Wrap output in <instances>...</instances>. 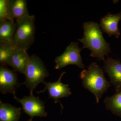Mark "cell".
I'll list each match as a JSON object with an SVG mask.
<instances>
[{
    "instance_id": "6da1fadb",
    "label": "cell",
    "mask_w": 121,
    "mask_h": 121,
    "mask_svg": "<svg viewBox=\"0 0 121 121\" xmlns=\"http://www.w3.org/2000/svg\"><path fill=\"white\" fill-rule=\"evenodd\" d=\"M82 27L83 37L78 39L83 45L82 48L90 50L91 57L104 61L105 60V56H108L111 49L110 44L103 37L99 24L94 22H86L83 23Z\"/></svg>"
},
{
    "instance_id": "7a4b0ae2",
    "label": "cell",
    "mask_w": 121,
    "mask_h": 121,
    "mask_svg": "<svg viewBox=\"0 0 121 121\" xmlns=\"http://www.w3.org/2000/svg\"><path fill=\"white\" fill-rule=\"evenodd\" d=\"M83 86L95 96L97 103H99L103 95L110 87V82L106 79L103 70L97 63H91L80 73Z\"/></svg>"
},
{
    "instance_id": "3957f363",
    "label": "cell",
    "mask_w": 121,
    "mask_h": 121,
    "mask_svg": "<svg viewBox=\"0 0 121 121\" xmlns=\"http://www.w3.org/2000/svg\"><path fill=\"white\" fill-rule=\"evenodd\" d=\"M16 29L13 45L15 47L20 48L27 51L33 43L35 40V16H26L16 21Z\"/></svg>"
},
{
    "instance_id": "277c9868",
    "label": "cell",
    "mask_w": 121,
    "mask_h": 121,
    "mask_svg": "<svg viewBox=\"0 0 121 121\" xmlns=\"http://www.w3.org/2000/svg\"><path fill=\"white\" fill-rule=\"evenodd\" d=\"M23 84L30 91V95H33V91L39 84L45 82L44 79L49 75L44 63L37 56L32 55L29 57Z\"/></svg>"
},
{
    "instance_id": "5b68a950",
    "label": "cell",
    "mask_w": 121,
    "mask_h": 121,
    "mask_svg": "<svg viewBox=\"0 0 121 121\" xmlns=\"http://www.w3.org/2000/svg\"><path fill=\"white\" fill-rule=\"evenodd\" d=\"M79 47L78 42H72L66 48L62 55L55 59V68L60 69L68 65H75L81 69L85 68L80 52L82 50Z\"/></svg>"
},
{
    "instance_id": "8992f818",
    "label": "cell",
    "mask_w": 121,
    "mask_h": 121,
    "mask_svg": "<svg viewBox=\"0 0 121 121\" xmlns=\"http://www.w3.org/2000/svg\"><path fill=\"white\" fill-rule=\"evenodd\" d=\"M14 99L22 105L24 112L31 118L35 117H45L48 113L45 111L44 103L39 97L33 95L25 96L20 99L13 95Z\"/></svg>"
},
{
    "instance_id": "52a82bcc",
    "label": "cell",
    "mask_w": 121,
    "mask_h": 121,
    "mask_svg": "<svg viewBox=\"0 0 121 121\" xmlns=\"http://www.w3.org/2000/svg\"><path fill=\"white\" fill-rule=\"evenodd\" d=\"M66 73V72H63L60 74L58 79L55 82H44L43 83L44 89L43 90L37 92L38 94H39L44 93L45 91L47 90L49 98L54 99L55 103H60L62 107V110L63 109V107L59 99L67 97L71 95L70 89L69 87L68 84H64L61 82L62 78Z\"/></svg>"
},
{
    "instance_id": "ba28073f",
    "label": "cell",
    "mask_w": 121,
    "mask_h": 121,
    "mask_svg": "<svg viewBox=\"0 0 121 121\" xmlns=\"http://www.w3.org/2000/svg\"><path fill=\"white\" fill-rule=\"evenodd\" d=\"M17 75L5 66L0 67V91L3 94H15L17 88L20 86Z\"/></svg>"
},
{
    "instance_id": "9c48e42d",
    "label": "cell",
    "mask_w": 121,
    "mask_h": 121,
    "mask_svg": "<svg viewBox=\"0 0 121 121\" xmlns=\"http://www.w3.org/2000/svg\"><path fill=\"white\" fill-rule=\"evenodd\" d=\"M103 62V68L109 75L111 83L114 86L117 93L121 91V63L119 59L114 60L108 56Z\"/></svg>"
},
{
    "instance_id": "30bf717a",
    "label": "cell",
    "mask_w": 121,
    "mask_h": 121,
    "mask_svg": "<svg viewBox=\"0 0 121 121\" xmlns=\"http://www.w3.org/2000/svg\"><path fill=\"white\" fill-rule=\"evenodd\" d=\"M29 57L26 50L14 47L7 65L12 67L15 71L25 74Z\"/></svg>"
},
{
    "instance_id": "8fae6325",
    "label": "cell",
    "mask_w": 121,
    "mask_h": 121,
    "mask_svg": "<svg viewBox=\"0 0 121 121\" xmlns=\"http://www.w3.org/2000/svg\"><path fill=\"white\" fill-rule=\"evenodd\" d=\"M121 20V12L115 14L108 13L100 20L99 26L103 32L109 37L114 36L118 39L120 35L118 23Z\"/></svg>"
},
{
    "instance_id": "7c38bea8",
    "label": "cell",
    "mask_w": 121,
    "mask_h": 121,
    "mask_svg": "<svg viewBox=\"0 0 121 121\" xmlns=\"http://www.w3.org/2000/svg\"><path fill=\"white\" fill-rule=\"evenodd\" d=\"M9 14L10 20L17 21L29 15L27 1L10 0L9 2Z\"/></svg>"
},
{
    "instance_id": "4fadbf2b",
    "label": "cell",
    "mask_w": 121,
    "mask_h": 121,
    "mask_svg": "<svg viewBox=\"0 0 121 121\" xmlns=\"http://www.w3.org/2000/svg\"><path fill=\"white\" fill-rule=\"evenodd\" d=\"M17 25L14 21L0 22V43L13 45Z\"/></svg>"
},
{
    "instance_id": "5bb4252c",
    "label": "cell",
    "mask_w": 121,
    "mask_h": 121,
    "mask_svg": "<svg viewBox=\"0 0 121 121\" xmlns=\"http://www.w3.org/2000/svg\"><path fill=\"white\" fill-rule=\"evenodd\" d=\"M21 108L0 101V121H19Z\"/></svg>"
},
{
    "instance_id": "9a60e30c",
    "label": "cell",
    "mask_w": 121,
    "mask_h": 121,
    "mask_svg": "<svg viewBox=\"0 0 121 121\" xmlns=\"http://www.w3.org/2000/svg\"><path fill=\"white\" fill-rule=\"evenodd\" d=\"M104 103L107 110L121 117V91L110 97H106Z\"/></svg>"
},
{
    "instance_id": "2e32d148",
    "label": "cell",
    "mask_w": 121,
    "mask_h": 121,
    "mask_svg": "<svg viewBox=\"0 0 121 121\" xmlns=\"http://www.w3.org/2000/svg\"><path fill=\"white\" fill-rule=\"evenodd\" d=\"M14 47L13 45L0 43V63L1 65H7Z\"/></svg>"
},
{
    "instance_id": "e0dca14e",
    "label": "cell",
    "mask_w": 121,
    "mask_h": 121,
    "mask_svg": "<svg viewBox=\"0 0 121 121\" xmlns=\"http://www.w3.org/2000/svg\"><path fill=\"white\" fill-rule=\"evenodd\" d=\"M9 0H0V22L9 20Z\"/></svg>"
},
{
    "instance_id": "ac0fdd59",
    "label": "cell",
    "mask_w": 121,
    "mask_h": 121,
    "mask_svg": "<svg viewBox=\"0 0 121 121\" xmlns=\"http://www.w3.org/2000/svg\"><path fill=\"white\" fill-rule=\"evenodd\" d=\"M32 119L33 118H30V119L27 121H33Z\"/></svg>"
}]
</instances>
